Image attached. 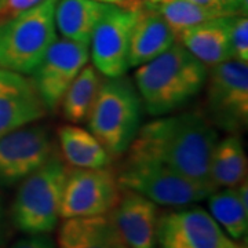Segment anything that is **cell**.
Instances as JSON below:
<instances>
[{"label": "cell", "mask_w": 248, "mask_h": 248, "mask_svg": "<svg viewBox=\"0 0 248 248\" xmlns=\"http://www.w3.org/2000/svg\"><path fill=\"white\" fill-rule=\"evenodd\" d=\"M218 133L202 113L164 115L141 125L128 148L127 159L153 160L217 190L210 163Z\"/></svg>", "instance_id": "6da1fadb"}, {"label": "cell", "mask_w": 248, "mask_h": 248, "mask_svg": "<svg viewBox=\"0 0 248 248\" xmlns=\"http://www.w3.org/2000/svg\"><path fill=\"white\" fill-rule=\"evenodd\" d=\"M208 68L174 43L152 61L135 68L134 83L142 105L153 116L169 115L203 90Z\"/></svg>", "instance_id": "7a4b0ae2"}, {"label": "cell", "mask_w": 248, "mask_h": 248, "mask_svg": "<svg viewBox=\"0 0 248 248\" xmlns=\"http://www.w3.org/2000/svg\"><path fill=\"white\" fill-rule=\"evenodd\" d=\"M142 101L133 81L123 76L102 81L87 123L109 155L120 156L128 151L141 128Z\"/></svg>", "instance_id": "3957f363"}, {"label": "cell", "mask_w": 248, "mask_h": 248, "mask_svg": "<svg viewBox=\"0 0 248 248\" xmlns=\"http://www.w3.org/2000/svg\"><path fill=\"white\" fill-rule=\"evenodd\" d=\"M68 169L54 153L19 182L10 210L13 225L27 234H48L57 228Z\"/></svg>", "instance_id": "277c9868"}, {"label": "cell", "mask_w": 248, "mask_h": 248, "mask_svg": "<svg viewBox=\"0 0 248 248\" xmlns=\"http://www.w3.org/2000/svg\"><path fill=\"white\" fill-rule=\"evenodd\" d=\"M57 0H43L17 17L0 22V69L29 76L57 39Z\"/></svg>", "instance_id": "5b68a950"}, {"label": "cell", "mask_w": 248, "mask_h": 248, "mask_svg": "<svg viewBox=\"0 0 248 248\" xmlns=\"http://www.w3.org/2000/svg\"><path fill=\"white\" fill-rule=\"evenodd\" d=\"M116 177L122 189L166 207L190 205L205 200L215 190L153 160L127 159Z\"/></svg>", "instance_id": "8992f818"}, {"label": "cell", "mask_w": 248, "mask_h": 248, "mask_svg": "<svg viewBox=\"0 0 248 248\" xmlns=\"http://www.w3.org/2000/svg\"><path fill=\"white\" fill-rule=\"evenodd\" d=\"M208 120L228 134H240L248 124V65L229 58L207 76Z\"/></svg>", "instance_id": "52a82bcc"}, {"label": "cell", "mask_w": 248, "mask_h": 248, "mask_svg": "<svg viewBox=\"0 0 248 248\" xmlns=\"http://www.w3.org/2000/svg\"><path fill=\"white\" fill-rule=\"evenodd\" d=\"M122 186L116 174L105 169L68 170L62 190L60 218H79L105 215L113 211L120 197Z\"/></svg>", "instance_id": "ba28073f"}, {"label": "cell", "mask_w": 248, "mask_h": 248, "mask_svg": "<svg viewBox=\"0 0 248 248\" xmlns=\"http://www.w3.org/2000/svg\"><path fill=\"white\" fill-rule=\"evenodd\" d=\"M157 248H246L231 239L202 207H181L161 214Z\"/></svg>", "instance_id": "9c48e42d"}, {"label": "cell", "mask_w": 248, "mask_h": 248, "mask_svg": "<svg viewBox=\"0 0 248 248\" xmlns=\"http://www.w3.org/2000/svg\"><path fill=\"white\" fill-rule=\"evenodd\" d=\"M89 60L87 45L65 37L54 40L42 61L29 75L47 112H55L60 108L65 91Z\"/></svg>", "instance_id": "30bf717a"}, {"label": "cell", "mask_w": 248, "mask_h": 248, "mask_svg": "<svg viewBox=\"0 0 248 248\" xmlns=\"http://www.w3.org/2000/svg\"><path fill=\"white\" fill-rule=\"evenodd\" d=\"M55 153L46 125L28 124L0 138V187L19 184Z\"/></svg>", "instance_id": "8fae6325"}, {"label": "cell", "mask_w": 248, "mask_h": 248, "mask_svg": "<svg viewBox=\"0 0 248 248\" xmlns=\"http://www.w3.org/2000/svg\"><path fill=\"white\" fill-rule=\"evenodd\" d=\"M138 11L110 4L90 40L93 66L105 78H119L130 69V36Z\"/></svg>", "instance_id": "7c38bea8"}, {"label": "cell", "mask_w": 248, "mask_h": 248, "mask_svg": "<svg viewBox=\"0 0 248 248\" xmlns=\"http://www.w3.org/2000/svg\"><path fill=\"white\" fill-rule=\"evenodd\" d=\"M47 115V109L27 75L0 69V138Z\"/></svg>", "instance_id": "4fadbf2b"}, {"label": "cell", "mask_w": 248, "mask_h": 248, "mask_svg": "<svg viewBox=\"0 0 248 248\" xmlns=\"http://www.w3.org/2000/svg\"><path fill=\"white\" fill-rule=\"evenodd\" d=\"M110 215L128 247L157 248V204L137 192L123 189Z\"/></svg>", "instance_id": "5bb4252c"}, {"label": "cell", "mask_w": 248, "mask_h": 248, "mask_svg": "<svg viewBox=\"0 0 248 248\" xmlns=\"http://www.w3.org/2000/svg\"><path fill=\"white\" fill-rule=\"evenodd\" d=\"M57 248H130L117 231L110 213L62 219Z\"/></svg>", "instance_id": "9a60e30c"}, {"label": "cell", "mask_w": 248, "mask_h": 248, "mask_svg": "<svg viewBox=\"0 0 248 248\" xmlns=\"http://www.w3.org/2000/svg\"><path fill=\"white\" fill-rule=\"evenodd\" d=\"M175 40L177 36L160 14L149 9L138 10L130 36L128 66L137 68L152 61L170 48Z\"/></svg>", "instance_id": "2e32d148"}, {"label": "cell", "mask_w": 248, "mask_h": 248, "mask_svg": "<svg viewBox=\"0 0 248 248\" xmlns=\"http://www.w3.org/2000/svg\"><path fill=\"white\" fill-rule=\"evenodd\" d=\"M231 18L232 16L214 18L187 28L177 36V40L207 68H213L232 58L229 46Z\"/></svg>", "instance_id": "e0dca14e"}, {"label": "cell", "mask_w": 248, "mask_h": 248, "mask_svg": "<svg viewBox=\"0 0 248 248\" xmlns=\"http://www.w3.org/2000/svg\"><path fill=\"white\" fill-rule=\"evenodd\" d=\"M109 6L95 0H58L54 11L57 31L68 40L89 46L94 29Z\"/></svg>", "instance_id": "ac0fdd59"}, {"label": "cell", "mask_w": 248, "mask_h": 248, "mask_svg": "<svg viewBox=\"0 0 248 248\" xmlns=\"http://www.w3.org/2000/svg\"><path fill=\"white\" fill-rule=\"evenodd\" d=\"M57 135L62 156L73 169H105L110 166L112 156L89 130L65 124L58 128Z\"/></svg>", "instance_id": "d6986e66"}, {"label": "cell", "mask_w": 248, "mask_h": 248, "mask_svg": "<svg viewBox=\"0 0 248 248\" xmlns=\"http://www.w3.org/2000/svg\"><path fill=\"white\" fill-rule=\"evenodd\" d=\"M247 175V156L239 134L217 141L211 155L210 178L217 189L234 187Z\"/></svg>", "instance_id": "ffe728a7"}, {"label": "cell", "mask_w": 248, "mask_h": 248, "mask_svg": "<svg viewBox=\"0 0 248 248\" xmlns=\"http://www.w3.org/2000/svg\"><path fill=\"white\" fill-rule=\"evenodd\" d=\"M101 84V73L93 65H86L62 97L60 108L63 117L73 124L86 122Z\"/></svg>", "instance_id": "44dd1931"}, {"label": "cell", "mask_w": 248, "mask_h": 248, "mask_svg": "<svg viewBox=\"0 0 248 248\" xmlns=\"http://www.w3.org/2000/svg\"><path fill=\"white\" fill-rule=\"evenodd\" d=\"M211 217L223 232L234 241L247 237L248 205L241 202L239 192L234 187L217 189L207 197Z\"/></svg>", "instance_id": "7402d4cb"}, {"label": "cell", "mask_w": 248, "mask_h": 248, "mask_svg": "<svg viewBox=\"0 0 248 248\" xmlns=\"http://www.w3.org/2000/svg\"><path fill=\"white\" fill-rule=\"evenodd\" d=\"M142 9L156 11L178 36L187 28L199 25L214 18L226 17L210 9H204L187 0H145Z\"/></svg>", "instance_id": "603a6c76"}, {"label": "cell", "mask_w": 248, "mask_h": 248, "mask_svg": "<svg viewBox=\"0 0 248 248\" xmlns=\"http://www.w3.org/2000/svg\"><path fill=\"white\" fill-rule=\"evenodd\" d=\"M229 46L232 58L248 63V18L247 14L232 16L229 25Z\"/></svg>", "instance_id": "cb8c5ba5"}, {"label": "cell", "mask_w": 248, "mask_h": 248, "mask_svg": "<svg viewBox=\"0 0 248 248\" xmlns=\"http://www.w3.org/2000/svg\"><path fill=\"white\" fill-rule=\"evenodd\" d=\"M204 9H210L222 16L247 14V0H187Z\"/></svg>", "instance_id": "d4e9b609"}, {"label": "cell", "mask_w": 248, "mask_h": 248, "mask_svg": "<svg viewBox=\"0 0 248 248\" xmlns=\"http://www.w3.org/2000/svg\"><path fill=\"white\" fill-rule=\"evenodd\" d=\"M42 1L43 0H0V22L17 17Z\"/></svg>", "instance_id": "484cf974"}, {"label": "cell", "mask_w": 248, "mask_h": 248, "mask_svg": "<svg viewBox=\"0 0 248 248\" xmlns=\"http://www.w3.org/2000/svg\"><path fill=\"white\" fill-rule=\"evenodd\" d=\"M10 248H57V244L48 234H28Z\"/></svg>", "instance_id": "4316f807"}, {"label": "cell", "mask_w": 248, "mask_h": 248, "mask_svg": "<svg viewBox=\"0 0 248 248\" xmlns=\"http://www.w3.org/2000/svg\"><path fill=\"white\" fill-rule=\"evenodd\" d=\"M6 236H7V219H6V211H4L3 200L0 197V247L3 246Z\"/></svg>", "instance_id": "83f0119b"}, {"label": "cell", "mask_w": 248, "mask_h": 248, "mask_svg": "<svg viewBox=\"0 0 248 248\" xmlns=\"http://www.w3.org/2000/svg\"><path fill=\"white\" fill-rule=\"evenodd\" d=\"M95 1H101V3H107V4H113V6H119L123 7L125 0H95Z\"/></svg>", "instance_id": "f1b7e54d"}]
</instances>
